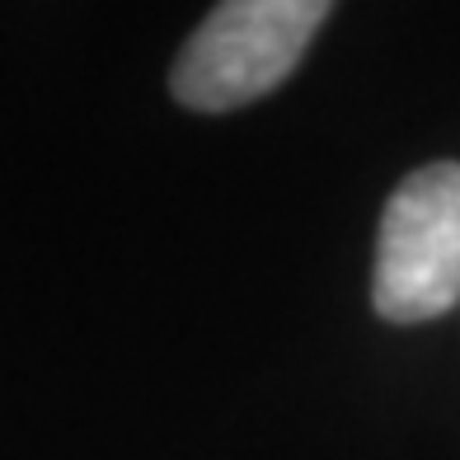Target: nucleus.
Wrapping results in <instances>:
<instances>
[{
    "mask_svg": "<svg viewBox=\"0 0 460 460\" xmlns=\"http://www.w3.org/2000/svg\"><path fill=\"white\" fill-rule=\"evenodd\" d=\"M329 19L324 0H230L217 5L183 43L170 90L198 113L254 103L296 71L315 29Z\"/></svg>",
    "mask_w": 460,
    "mask_h": 460,
    "instance_id": "obj_1",
    "label": "nucleus"
},
{
    "mask_svg": "<svg viewBox=\"0 0 460 460\" xmlns=\"http://www.w3.org/2000/svg\"><path fill=\"white\" fill-rule=\"evenodd\" d=\"M371 301L390 324L437 320L460 301V164L413 170L385 202Z\"/></svg>",
    "mask_w": 460,
    "mask_h": 460,
    "instance_id": "obj_2",
    "label": "nucleus"
}]
</instances>
